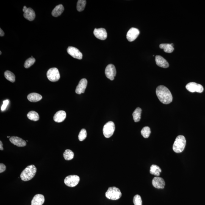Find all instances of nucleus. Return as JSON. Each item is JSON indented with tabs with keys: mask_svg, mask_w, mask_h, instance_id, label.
Returning a JSON list of instances; mask_svg holds the SVG:
<instances>
[{
	"mask_svg": "<svg viewBox=\"0 0 205 205\" xmlns=\"http://www.w3.org/2000/svg\"><path fill=\"white\" fill-rule=\"evenodd\" d=\"M115 130V123L109 121L104 125L103 128V134L106 138H109L113 135Z\"/></svg>",
	"mask_w": 205,
	"mask_h": 205,
	"instance_id": "39448f33",
	"label": "nucleus"
},
{
	"mask_svg": "<svg viewBox=\"0 0 205 205\" xmlns=\"http://www.w3.org/2000/svg\"><path fill=\"white\" fill-rule=\"evenodd\" d=\"M23 10L24 13L23 15L26 19L29 21H33L35 17V12L33 9L31 8H27L26 6H24Z\"/></svg>",
	"mask_w": 205,
	"mask_h": 205,
	"instance_id": "9d476101",
	"label": "nucleus"
},
{
	"mask_svg": "<svg viewBox=\"0 0 205 205\" xmlns=\"http://www.w3.org/2000/svg\"><path fill=\"white\" fill-rule=\"evenodd\" d=\"M140 34V31L137 28L132 27L130 29L126 34V38L128 41H134L137 39Z\"/></svg>",
	"mask_w": 205,
	"mask_h": 205,
	"instance_id": "9b49d317",
	"label": "nucleus"
},
{
	"mask_svg": "<svg viewBox=\"0 0 205 205\" xmlns=\"http://www.w3.org/2000/svg\"><path fill=\"white\" fill-rule=\"evenodd\" d=\"M141 112L142 109L140 108H137L134 110L133 113V119H134V122L137 123V122L140 121Z\"/></svg>",
	"mask_w": 205,
	"mask_h": 205,
	"instance_id": "5701e85b",
	"label": "nucleus"
},
{
	"mask_svg": "<svg viewBox=\"0 0 205 205\" xmlns=\"http://www.w3.org/2000/svg\"><path fill=\"white\" fill-rule=\"evenodd\" d=\"M35 62V59L33 57H31L27 60L24 64V67L26 68H28L33 65Z\"/></svg>",
	"mask_w": 205,
	"mask_h": 205,
	"instance_id": "c756f323",
	"label": "nucleus"
},
{
	"mask_svg": "<svg viewBox=\"0 0 205 205\" xmlns=\"http://www.w3.org/2000/svg\"><path fill=\"white\" fill-rule=\"evenodd\" d=\"M9 101L8 100H6L5 101H3V104L1 108V111H4L5 110L8 105L9 104Z\"/></svg>",
	"mask_w": 205,
	"mask_h": 205,
	"instance_id": "473e14b6",
	"label": "nucleus"
},
{
	"mask_svg": "<svg viewBox=\"0 0 205 205\" xmlns=\"http://www.w3.org/2000/svg\"><path fill=\"white\" fill-rule=\"evenodd\" d=\"M186 88L191 92L202 93L204 90V88L202 86L194 82H191L187 84L186 86Z\"/></svg>",
	"mask_w": 205,
	"mask_h": 205,
	"instance_id": "6e6552de",
	"label": "nucleus"
},
{
	"mask_svg": "<svg viewBox=\"0 0 205 205\" xmlns=\"http://www.w3.org/2000/svg\"><path fill=\"white\" fill-rule=\"evenodd\" d=\"M156 65L162 68H167L169 67V64L167 60L160 56H156Z\"/></svg>",
	"mask_w": 205,
	"mask_h": 205,
	"instance_id": "6ab92c4d",
	"label": "nucleus"
},
{
	"mask_svg": "<svg viewBox=\"0 0 205 205\" xmlns=\"http://www.w3.org/2000/svg\"><path fill=\"white\" fill-rule=\"evenodd\" d=\"M4 76L8 80L12 82H15V75L11 71H9V70L5 71L4 73Z\"/></svg>",
	"mask_w": 205,
	"mask_h": 205,
	"instance_id": "bb28decb",
	"label": "nucleus"
},
{
	"mask_svg": "<svg viewBox=\"0 0 205 205\" xmlns=\"http://www.w3.org/2000/svg\"><path fill=\"white\" fill-rule=\"evenodd\" d=\"M87 133L86 130L85 129H82L79 132L78 135V139L80 141H83L86 138Z\"/></svg>",
	"mask_w": 205,
	"mask_h": 205,
	"instance_id": "7c9ffc66",
	"label": "nucleus"
},
{
	"mask_svg": "<svg viewBox=\"0 0 205 205\" xmlns=\"http://www.w3.org/2000/svg\"><path fill=\"white\" fill-rule=\"evenodd\" d=\"M86 1L85 0H79L77 4V10L78 12L82 11L85 9Z\"/></svg>",
	"mask_w": 205,
	"mask_h": 205,
	"instance_id": "cd10ccee",
	"label": "nucleus"
},
{
	"mask_svg": "<svg viewBox=\"0 0 205 205\" xmlns=\"http://www.w3.org/2000/svg\"><path fill=\"white\" fill-rule=\"evenodd\" d=\"M37 169L35 166H28L23 170L20 175V178L23 181H28L32 179L35 176Z\"/></svg>",
	"mask_w": 205,
	"mask_h": 205,
	"instance_id": "f03ea898",
	"label": "nucleus"
},
{
	"mask_svg": "<svg viewBox=\"0 0 205 205\" xmlns=\"http://www.w3.org/2000/svg\"><path fill=\"white\" fill-rule=\"evenodd\" d=\"M0 53H0V54L1 55V54H2V52H1V51H0Z\"/></svg>",
	"mask_w": 205,
	"mask_h": 205,
	"instance_id": "e433bc0d",
	"label": "nucleus"
},
{
	"mask_svg": "<svg viewBox=\"0 0 205 205\" xmlns=\"http://www.w3.org/2000/svg\"><path fill=\"white\" fill-rule=\"evenodd\" d=\"M6 170V166L4 164L1 163L0 164V173H2L5 171Z\"/></svg>",
	"mask_w": 205,
	"mask_h": 205,
	"instance_id": "72a5a7b5",
	"label": "nucleus"
},
{
	"mask_svg": "<svg viewBox=\"0 0 205 205\" xmlns=\"http://www.w3.org/2000/svg\"><path fill=\"white\" fill-rule=\"evenodd\" d=\"M10 141L14 145L18 147H24L26 145L25 141L17 137H10Z\"/></svg>",
	"mask_w": 205,
	"mask_h": 205,
	"instance_id": "dca6fc26",
	"label": "nucleus"
},
{
	"mask_svg": "<svg viewBox=\"0 0 205 205\" xmlns=\"http://www.w3.org/2000/svg\"><path fill=\"white\" fill-rule=\"evenodd\" d=\"M152 184L154 187L158 189H163L165 185L164 180L159 177L154 178L152 180Z\"/></svg>",
	"mask_w": 205,
	"mask_h": 205,
	"instance_id": "2eb2a0df",
	"label": "nucleus"
},
{
	"mask_svg": "<svg viewBox=\"0 0 205 205\" xmlns=\"http://www.w3.org/2000/svg\"><path fill=\"white\" fill-rule=\"evenodd\" d=\"M134 205H142V201L141 197L138 195H137L134 197L133 200Z\"/></svg>",
	"mask_w": 205,
	"mask_h": 205,
	"instance_id": "2f4dec72",
	"label": "nucleus"
},
{
	"mask_svg": "<svg viewBox=\"0 0 205 205\" xmlns=\"http://www.w3.org/2000/svg\"><path fill=\"white\" fill-rule=\"evenodd\" d=\"M8 137V138H9V137Z\"/></svg>",
	"mask_w": 205,
	"mask_h": 205,
	"instance_id": "4c0bfd02",
	"label": "nucleus"
},
{
	"mask_svg": "<svg viewBox=\"0 0 205 205\" xmlns=\"http://www.w3.org/2000/svg\"><path fill=\"white\" fill-rule=\"evenodd\" d=\"M64 10V7L62 4H59L56 6L52 12L53 16L57 17L59 16L63 13Z\"/></svg>",
	"mask_w": 205,
	"mask_h": 205,
	"instance_id": "412c9836",
	"label": "nucleus"
},
{
	"mask_svg": "<svg viewBox=\"0 0 205 205\" xmlns=\"http://www.w3.org/2000/svg\"><path fill=\"white\" fill-rule=\"evenodd\" d=\"M93 34L96 38L101 40H105L107 37V32L104 28H95L93 31Z\"/></svg>",
	"mask_w": 205,
	"mask_h": 205,
	"instance_id": "ddd939ff",
	"label": "nucleus"
},
{
	"mask_svg": "<svg viewBox=\"0 0 205 205\" xmlns=\"http://www.w3.org/2000/svg\"><path fill=\"white\" fill-rule=\"evenodd\" d=\"M161 49H164V51L167 53H170L173 52L174 50L173 46L171 44H161L159 46Z\"/></svg>",
	"mask_w": 205,
	"mask_h": 205,
	"instance_id": "4be33fe9",
	"label": "nucleus"
},
{
	"mask_svg": "<svg viewBox=\"0 0 205 205\" xmlns=\"http://www.w3.org/2000/svg\"><path fill=\"white\" fill-rule=\"evenodd\" d=\"M27 117L29 119L32 121H37L39 119L38 114L35 111H31L27 114Z\"/></svg>",
	"mask_w": 205,
	"mask_h": 205,
	"instance_id": "393cba45",
	"label": "nucleus"
},
{
	"mask_svg": "<svg viewBox=\"0 0 205 205\" xmlns=\"http://www.w3.org/2000/svg\"><path fill=\"white\" fill-rule=\"evenodd\" d=\"M151 133V129L148 126H145V127H144L141 131L142 135L145 138H147L149 137Z\"/></svg>",
	"mask_w": 205,
	"mask_h": 205,
	"instance_id": "c85d7f7f",
	"label": "nucleus"
},
{
	"mask_svg": "<svg viewBox=\"0 0 205 205\" xmlns=\"http://www.w3.org/2000/svg\"><path fill=\"white\" fill-rule=\"evenodd\" d=\"M28 101L32 102H36L40 101L42 98L41 95L37 93H32L28 95Z\"/></svg>",
	"mask_w": 205,
	"mask_h": 205,
	"instance_id": "aec40b11",
	"label": "nucleus"
},
{
	"mask_svg": "<svg viewBox=\"0 0 205 205\" xmlns=\"http://www.w3.org/2000/svg\"><path fill=\"white\" fill-rule=\"evenodd\" d=\"M67 51L69 54L75 58L79 59V60H81L82 59V53L77 48L73 46H69L67 48Z\"/></svg>",
	"mask_w": 205,
	"mask_h": 205,
	"instance_id": "f8f14e48",
	"label": "nucleus"
},
{
	"mask_svg": "<svg viewBox=\"0 0 205 205\" xmlns=\"http://www.w3.org/2000/svg\"><path fill=\"white\" fill-rule=\"evenodd\" d=\"M79 181L80 178L77 175H70L65 178L64 183L69 187H73L77 185Z\"/></svg>",
	"mask_w": 205,
	"mask_h": 205,
	"instance_id": "0eeeda50",
	"label": "nucleus"
},
{
	"mask_svg": "<svg viewBox=\"0 0 205 205\" xmlns=\"http://www.w3.org/2000/svg\"><path fill=\"white\" fill-rule=\"evenodd\" d=\"M45 202V197L41 194H37L31 201V205H42Z\"/></svg>",
	"mask_w": 205,
	"mask_h": 205,
	"instance_id": "a211bd4d",
	"label": "nucleus"
},
{
	"mask_svg": "<svg viewBox=\"0 0 205 205\" xmlns=\"http://www.w3.org/2000/svg\"><path fill=\"white\" fill-rule=\"evenodd\" d=\"M186 142V139L184 136H178L173 145V151L177 153L182 152L185 148Z\"/></svg>",
	"mask_w": 205,
	"mask_h": 205,
	"instance_id": "7ed1b4c3",
	"label": "nucleus"
},
{
	"mask_svg": "<svg viewBox=\"0 0 205 205\" xmlns=\"http://www.w3.org/2000/svg\"><path fill=\"white\" fill-rule=\"evenodd\" d=\"M156 93L159 101L163 104H170L173 101V96L171 92L165 86H159L156 89Z\"/></svg>",
	"mask_w": 205,
	"mask_h": 205,
	"instance_id": "f257e3e1",
	"label": "nucleus"
},
{
	"mask_svg": "<svg viewBox=\"0 0 205 205\" xmlns=\"http://www.w3.org/2000/svg\"><path fill=\"white\" fill-rule=\"evenodd\" d=\"M105 196L108 199L116 200L119 199L122 196L120 190L116 187H110L106 192Z\"/></svg>",
	"mask_w": 205,
	"mask_h": 205,
	"instance_id": "20e7f679",
	"label": "nucleus"
},
{
	"mask_svg": "<svg viewBox=\"0 0 205 205\" xmlns=\"http://www.w3.org/2000/svg\"><path fill=\"white\" fill-rule=\"evenodd\" d=\"M64 159L66 160H70L74 158V154L71 150L67 149L65 150L63 154Z\"/></svg>",
	"mask_w": 205,
	"mask_h": 205,
	"instance_id": "a878e982",
	"label": "nucleus"
},
{
	"mask_svg": "<svg viewBox=\"0 0 205 205\" xmlns=\"http://www.w3.org/2000/svg\"><path fill=\"white\" fill-rule=\"evenodd\" d=\"M47 77L51 82H56L60 78V73L56 68H50L47 72Z\"/></svg>",
	"mask_w": 205,
	"mask_h": 205,
	"instance_id": "423d86ee",
	"label": "nucleus"
},
{
	"mask_svg": "<svg viewBox=\"0 0 205 205\" xmlns=\"http://www.w3.org/2000/svg\"><path fill=\"white\" fill-rule=\"evenodd\" d=\"M162 172L161 168L158 166L153 165L150 168V173L151 174L156 176H159Z\"/></svg>",
	"mask_w": 205,
	"mask_h": 205,
	"instance_id": "b1692460",
	"label": "nucleus"
},
{
	"mask_svg": "<svg viewBox=\"0 0 205 205\" xmlns=\"http://www.w3.org/2000/svg\"><path fill=\"white\" fill-rule=\"evenodd\" d=\"M105 73L108 78L111 80H113L116 75V70L115 65L112 64L108 65L105 70Z\"/></svg>",
	"mask_w": 205,
	"mask_h": 205,
	"instance_id": "1a4fd4ad",
	"label": "nucleus"
},
{
	"mask_svg": "<svg viewBox=\"0 0 205 205\" xmlns=\"http://www.w3.org/2000/svg\"><path fill=\"white\" fill-rule=\"evenodd\" d=\"M4 148H3V144L1 141H0V150L1 151H3Z\"/></svg>",
	"mask_w": 205,
	"mask_h": 205,
	"instance_id": "c9c22d12",
	"label": "nucleus"
},
{
	"mask_svg": "<svg viewBox=\"0 0 205 205\" xmlns=\"http://www.w3.org/2000/svg\"><path fill=\"white\" fill-rule=\"evenodd\" d=\"M66 117V113L64 111H59L55 114L54 120L56 123H60L63 122Z\"/></svg>",
	"mask_w": 205,
	"mask_h": 205,
	"instance_id": "f3484780",
	"label": "nucleus"
},
{
	"mask_svg": "<svg viewBox=\"0 0 205 205\" xmlns=\"http://www.w3.org/2000/svg\"><path fill=\"white\" fill-rule=\"evenodd\" d=\"M87 85V80L85 78L81 79L76 87L75 90L76 93L78 94H81V93H84L86 88Z\"/></svg>",
	"mask_w": 205,
	"mask_h": 205,
	"instance_id": "4468645a",
	"label": "nucleus"
},
{
	"mask_svg": "<svg viewBox=\"0 0 205 205\" xmlns=\"http://www.w3.org/2000/svg\"><path fill=\"white\" fill-rule=\"evenodd\" d=\"M4 34L5 33L4 31H3L2 30L1 28V29H0V36H1V37L4 36Z\"/></svg>",
	"mask_w": 205,
	"mask_h": 205,
	"instance_id": "f704fd0d",
	"label": "nucleus"
}]
</instances>
